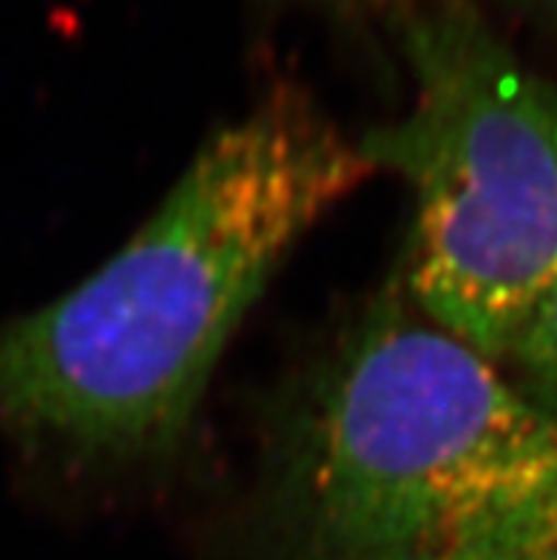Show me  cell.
I'll return each instance as SVG.
<instances>
[{"label":"cell","instance_id":"cell-4","mask_svg":"<svg viewBox=\"0 0 557 560\" xmlns=\"http://www.w3.org/2000/svg\"><path fill=\"white\" fill-rule=\"evenodd\" d=\"M452 560H557V483L495 512Z\"/></svg>","mask_w":557,"mask_h":560},{"label":"cell","instance_id":"cell-3","mask_svg":"<svg viewBox=\"0 0 557 560\" xmlns=\"http://www.w3.org/2000/svg\"><path fill=\"white\" fill-rule=\"evenodd\" d=\"M407 60L413 106L359 151L413 194V307L501 364L557 284V89L464 0L413 18Z\"/></svg>","mask_w":557,"mask_h":560},{"label":"cell","instance_id":"cell-6","mask_svg":"<svg viewBox=\"0 0 557 560\" xmlns=\"http://www.w3.org/2000/svg\"><path fill=\"white\" fill-rule=\"evenodd\" d=\"M544 3H549V7L555 9V12H557V0H544Z\"/></svg>","mask_w":557,"mask_h":560},{"label":"cell","instance_id":"cell-7","mask_svg":"<svg viewBox=\"0 0 557 560\" xmlns=\"http://www.w3.org/2000/svg\"><path fill=\"white\" fill-rule=\"evenodd\" d=\"M339 3H356V0H339Z\"/></svg>","mask_w":557,"mask_h":560},{"label":"cell","instance_id":"cell-5","mask_svg":"<svg viewBox=\"0 0 557 560\" xmlns=\"http://www.w3.org/2000/svg\"><path fill=\"white\" fill-rule=\"evenodd\" d=\"M501 368L518 390L557 424V284L509 345Z\"/></svg>","mask_w":557,"mask_h":560},{"label":"cell","instance_id":"cell-2","mask_svg":"<svg viewBox=\"0 0 557 560\" xmlns=\"http://www.w3.org/2000/svg\"><path fill=\"white\" fill-rule=\"evenodd\" d=\"M557 483V424L390 284L304 378L270 447V560H452Z\"/></svg>","mask_w":557,"mask_h":560},{"label":"cell","instance_id":"cell-1","mask_svg":"<svg viewBox=\"0 0 557 560\" xmlns=\"http://www.w3.org/2000/svg\"><path fill=\"white\" fill-rule=\"evenodd\" d=\"M370 174L297 92L219 128L106 265L0 327V433L85 462L179 444L276 268Z\"/></svg>","mask_w":557,"mask_h":560}]
</instances>
